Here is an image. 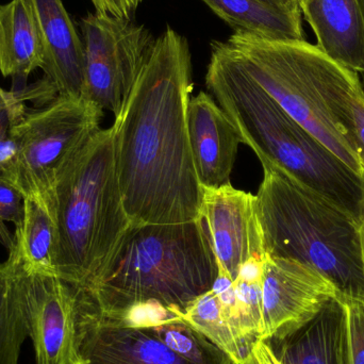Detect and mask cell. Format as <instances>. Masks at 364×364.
<instances>
[{"label":"cell","mask_w":364,"mask_h":364,"mask_svg":"<svg viewBox=\"0 0 364 364\" xmlns=\"http://www.w3.org/2000/svg\"><path fill=\"white\" fill-rule=\"evenodd\" d=\"M343 306L341 297L273 348L282 364H340ZM273 348V346H272Z\"/></svg>","instance_id":"d6986e66"},{"label":"cell","mask_w":364,"mask_h":364,"mask_svg":"<svg viewBox=\"0 0 364 364\" xmlns=\"http://www.w3.org/2000/svg\"><path fill=\"white\" fill-rule=\"evenodd\" d=\"M73 364L191 363L145 327L126 326L105 318L83 306L77 297L76 355Z\"/></svg>","instance_id":"7c38bea8"},{"label":"cell","mask_w":364,"mask_h":364,"mask_svg":"<svg viewBox=\"0 0 364 364\" xmlns=\"http://www.w3.org/2000/svg\"><path fill=\"white\" fill-rule=\"evenodd\" d=\"M26 108V104H21L0 112V173L8 168L14 157L16 149L12 136L13 124Z\"/></svg>","instance_id":"484cf974"},{"label":"cell","mask_w":364,"mask_h":364,"mask_svg":"<svg viewBox=\"0 0 364 364\" xmlns=\"http://www.w3.org/2000/svg\"><path fill=\"white\" fill-rule=\"evenodd\" d=\"M205 85L237 128L242 143L296 181L364 222V177L293 119L223 45L211 43Z\"/></svg>","instance_id":"7a4b0ae2"},{"label":"cell","mask_w":364,"mask_h":364,"mask_svg":"<svg viewBox=\"0 0 364 364\" xmlns=\"http://www.w3.org/2000/svg\"><path fill=\"white\" fill-rule=\"evenodd\" d=\"M223 45L279 106L364 177L353 127L359 75L306 40H269L233 33Z\"/></svg>","instance_id":"277c9868"},{"label":"cell","mask_w":364,"mask_h":364,"mask_svg":"<svg viewBox=\"0 0 364 364\" xmlns=\"http://www.w3.org/2000/svg\"><path fill=\"white\" fill-rule=\"evenodd\" d=\"M18 273L21 306L36 364H73L76 355L74 287L58 276L32 273L9 254Z\"/></svg>","instance_id":"30bf717a"},{"label":"cell","mask_w":364,"mask_h":364,"mask_svg":"<svg viewBox=\"0 0 364 364\" xmlns=\"http://www.w3.org/2000/svg\"><path fill=\"white\" fill-rule=\"evenodd\" d=\"M263 258L252 257L244 263L233 282L240 337L250 352L262 328Z\"/></svg>","instance_id":"7402d4cb"},{"label":"cell","mask_w":364,"mask_h":364,"mask_svg":"<svg viewBox=\"0 0 364 364\" xmlns=\"http://www.w3.org/2000/svg\"><path fill=\"white\" fill-rule=\"evenodd\" d=\"M23 193L0 173V240L6 247L12 245L13 237L9 235L4 223L21 224L23 213Z\"/></svg>","instance_id":"d4e9b609"},{"label":"cell","mask_w":364,"mask_h":364,"mask_svg":"<svg viewBox=\"0 0 364 364\" xmlns=\"http://www.w3.org/2000/svg\"><path fill=\"white\" fill-rule=\"evenodd\" d=\"M192 91L190 45L168 26L111 126L117 178L132 226L200 218L203 188L188 132Z\"/></svg>","instance_id":"6da1fadb"},{"label":"cell","mask_w":364,"mask_h":364,"mask_svg":"<svg viewBox=\"0 0 364 364\" xmlns=\"http://www.w3.org/2000/svg\"><path fill=\"white\" fill-rule=\"evenodd\" d=\"M44 50L45 78L58 95L83 97L82 40L62 0H26Z\"/></svg>","instance_id":"5bb4252c"},{"label":"cell","mask_w":364,"mask_h":364,"mask_svg":"<svg viewBox=\"0 0 364 364\" xmlns=\"http://www.w3.org/2000/svg\"><path fill=\"white\" fill-rule=\"evenodd\" d=\"M44 66V50L26 0L0 6V73L25 89L28 77Z\"/></svg>","instance_id":"2e32d148"},{"label":"cell","mask_w":364,"mask_h":364,"mask_svg":"<svg viewBox=\"0 0 364 364\" xmlns=\"http://www.w3.org/2000/svg\"><path fill=\"white\" fill-rule=\"evenodd\" d=\"M250 355L257 364H282L269 342L259 340L255 342L250 350Z\"/></svg>","instance_id":"f1b7e54d"},{"label":"cell","mask_w":364,"mask_h":364,"mask_svg":"<svg viewBox=\"0 0 364 364\" xmlns=\"http://www.w3.org/2000/svg\"><path fill=\"white\" fill-rule=\"evenodd\" d=\"M200 218L205 220L218 273L235 282L244 263L265 256L256 195L230 184L203 188Z\"/></svg>","instance_id":"8fae6325"},{"label":"cell","mask_w":364,"mask_h":364,"mask_svg":"<svg viewBox=\"0 0 364 364\" xmlns=\"http://www.w3.org/2000/svg\"><path fill=\"white\" fill-rule=\"evenodd\" d=\"M232 28L235 33L269 40H305L299 4L284 6L267 0H201Z\"/></svg>","instance_id":"e0dca14e"},{"label":"cell","mask_w":364,"mask_h":364,"mask_svg":"<svg viewBox=\"0 0 364 364\" xmlns=\"http://www.w3.org/2000/svg\"><path fill=\"white\" fill-rule=\"evenodd\" d=\"M175 314L224 350L235 364H255L250 350H246L235 335L223 311L220 299L213 291L203 293L183 312Z\"/></svg>","instance_id":"ffe728a7"},{"label":"cell","mask_w":364,"mask_h":364,"mask_svg":"<svg viewBox=\"0 0 364 364\" xmlns=\"http://www.w3.org/2000/svg\"><path fill=\"white\" fill-rule=\"evenodd\" d=\"M353 127H354L355 144L358 151L359 161L364 175V90L355 96L353 102Z\"/></svg>","instance_id":"83f0119b"},{"label":"cell","mask_w":364,"mask_h":364,"mask_svg":"<svg viewBox=\"0 0 364 364\" xmlns=\"http://www.w3.org/2000/svg\"><path fill=\"white\" fill-rule=\"evenodd\" d=\"M79 25L85 53L83 97L117 117L156 40L134 19L95 12Z\"/></svg>","instance_id":"ba28073f"},{"label":"cell","mask_w":364,"mask_h":364,"mask_svg":"<svg viewBox=\"0 0 364 364\" xmlns=\"http://www.w3.org/2000/svg\"><path fill=\"white\" fill-rule=\"evenodd\" d=\"M46 195L57 226L55 276L87 291L132 227L117 178L112 128L87 140Z\"/></svg>","instance_id":"5b68a950"},{"label":"cell","mask_w":364,"mask_h":364,"mask_svg":"<svg viewBox=\"0 0 364 364\" xmlns=\"http://www.w3.org/2000/svg\"><path fill=\"white\" fill-rule=\"evenodd\" d=\"M57 226L47 195H28L23 199L21 224L15 227L9 254L32 273L55 274Z\"/></svg>","instance_id":"ac0fdd59"},{"label":"cell","mask_w":364,"mask_h":364,"mask_svg":"<svg viewBox=\"0 0 364 364\" xmlns=\"http://www.w3.org/2000/svg\"><path fill=\"white\" fill-rule=\"evenodd\" d=\"M341 296L337 287L314 267L265 255L259 341H282Z\"/></svg>","instance_id":"9c48e42d"},{"label":"cell","mask_w":364,"mask_h":364,"mask_svg":"<svg viewBox=\"0 0 364 364\" xmlns=\"http://www.w3.org/2000/svg\"><path fill=\"white\" fill-rule=\"evenodd\" d=\"M95 12L117 18L134 19V13L143 0H91Z\"/></svg>","instance_id":"4316f807"},{"label":"cell","mask_w":364,"mask_h":364,"mask_svg":"<svg viewBox=\"0 0 364 364\" xmlns=\"http://www.w3.org/2000/svg\"><path fill=\"white\" fill-rule=\"evenodd\" d=\"M27 338L18 273L14 261L8 257L0 263V364H18Z\"/></svg>","instance_id":"44dd1931"},{"label":"cell","mask_w":364,"mask_h":364,"mask_svg":"<svg viewBox=\"0 0 364 364\" xmlns=\"http://www.w3.org/2000/svg\"><path fill=\"white\" fill-rule=\"evenodd\" d=\"M359 4H360V9H361V13H363V21H364V0H358ZM361 76H363V82H364V73L361 74Z\"/></svg>","instance_id":"1f68e13d"},{"label":"cell","mask_w":364,"mask_h":364,"mask_svg":"<svg viewBox=\"0 0 364 364\" xmlns=\"http://www.w3.org/2000/svg\"><path fill=\"white\" fill-rule=\"evenodd\" d=\"M295 1H296V2H297V4H301V2L305 1V0H295Z\"/></svg>","instance_id":"d6a6232c"},{"label":"cell","mask_w":364,"mask_h":364,"mask_svg":"<svg viewBox=\"0 0 364 364\" xmlns=\"http://www.w3.org/2000/svg\"><path fill=\"white\" fill-rule=\"evenodd\" d=\"M343 306L340 364H364V301L341 296Z\"/></svg>","instance_id":"cb8c5ba5"},{"label":"cell","mask_w":364,"mask_h":364,"mask_svg":"<svg viewBox=\"0 0 364 364\" xmlns=\"http://www.w3.org/2000/svg\"><path fill=\"white\" fill-rule=\"evenodd\" d=\"M104 110L85 97L58 95L15 119V155L1 173L23 197L46 195L64 164L100 130Z\"/></svg>","instance_id":"52a82bcc"},{"label":"cell","mask_w":364,"mask_h":364,"mask_svg":"<svg viewBox=\"0 0 364 364\" xmlns=\"http://www.w3.org/2000/svg\"><path fill=\"white\" fill-rule=\"evenodd\" d=\"M260 162L256 208L265 255L309 265L342 296L364 301L360 225L277 164Z\"/></svg>","instance_id":"8992f818"},{"label":"cell","mask_w":364,"mask_h":364,"mask_svg":"<svg viewBox=\"0 0 364 364\" xmlns=\"http://www.w3.org/2000/svg\"><path fill=\"white\" fill-rule=\"evenodd\" d=\"M267 1L277 4H284V6H295V4H299L295 0H267Z\"/></svg>","instance_id":"f546056e"},{"label":"cell","mask_w":364,"mask_h":364,"mask_svg":"<svg viewBox=\"0 0 364 364\" xmlns=\"http://www.w3.org/2000/svg\"><path fill=\"white\" fill-rule=\"evenodd\" d=\"M316 46L333 61L364 73V21L358 0H305L299 4Z\"/></svg>","instance_id":"9a60e30c"},{"label":"cell","mask_w":364,"mask_h":364,"mask_svg":"<svg viewBox=\"0 0 364 364\" xmlns=\"http://www.w3.org/2000/svg\"><path fill=\"white\" fill-rule=\"evenodd\" d=\"M188 132L201 186L216 188L230 184L242 139L228 115L205 92L191 98Z\"/></svg>","instance_id":"4fadbf2b"},{"label":"cell","mask_w":364,"mask_h":364,"mask_svg":"<svg viewBox=\"0 0 364 364\" xmlns=\"http://www.w3.org/2000/svg\"><path fill=\"white\" fill-rule=\"evenodd\" d=\"M360 244H361V256H363V265L364 272V222L360 226Z\"/></svg>","instance_id":"4dcf8cb0"},{"label":"cell","mask_w":364,"mask_h":364,"mask_svg":"<svg viewBox=\"0 0 364 364\" xmlns=\"http://www.w3.org/2000/svg\"><path fill=\"white\" fill-rule=\"evenodd\" d=\"M191 364H235L205 336L181 318L145 327Z\"/></svg>","instance_id":"603a6c76"},{"label":"cell","mask_w":364,"mask_h":364,"mask_svg":"<svg viewBox=\"0 0 364 364\" xmlns=\"http://www.w3.org/2000/svg\"><path fill=\"white\" fill-rule=\"evenodd\" d=\"M218 269L203 218L181 224L132 226L87 291L85 307L109 318L132 308L158 304L183 312L211 290Z\"/></svg>","instance_id":"3957f363"}]
</instances>
